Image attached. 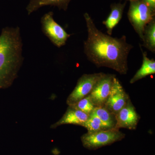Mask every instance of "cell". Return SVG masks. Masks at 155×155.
Instances as JSON below:
<instances>
[{"label": "cell", "mask_w": 155, "mask_h": 155, "mask_svg": "<svg viewBox=\"0 0 155 155\" xmlns=\"http://www.w3.org/2000/svg\"><path fill=\"white\" fill-rule=\"evenodd\" d=\"M84 16L87 31L84 49L88 61L97 67H107L121 75H126L127 58L133 46L127 42L125 35L118 38L103 33L88 14L85 13Z\"/></svg>", "instance_id": "obj_1"}, {"label": "cell", "mask_w": 155, "mask_h": 155, "mask_svg": "<svg viewBox=\"0 0 155 155\" xmlns=\"http://www.w3.org/2000/svg\"><path fill=\"white\" fill-rule=\"evenodd\" d=\"M22 41L19 27H6L0 35V84L9 83L23 61Z\"/></svg>", "instance_id": "obj_2"}, {"label": "cell", "mask_w": 155, "mask_h": 155, "mask_svg": "<svg viewBox=\"0 0 155 155\" xmlns=\"http://www.w3.org/2000/svg\"><path fill=\"white\" fill-rule=\"evenodd\" d=\"M155 12L142 0L130 2L127 17L134 29L141 40L146 26L155 18Z\"/></svg>", "instance_id": "obj_3"}, {"label": "cell", "mask_w": 155, "mask_h": 155, "mask_svg": "<svg viewBox=\"0 0 155 155\" xmlns=\"http://www.w3.org/2000/svg\"><path fill=\"white\" fill-rule=\"evenodd\" d=\"M125 134L119 129L113 128L95 132H87L81 136L84 146L90 149H95L108 145L124 138Z\"/></svg>", "instance_id": "obj_4"}, {"label": "cell", "mask_w": 155, "mask_h": 155, "mask_svg": "<svg viewBox=\"0 0 155 155\" xmlns=\"http://www.w3.org/2000/svg\"><path fill=\"white\" fill-rule=\"evenodd\" d=\"M54 13L50 11L42 17V31L53 45L58 48L66 45L71 35L67 33L62 26L56 22L54 18Z\"/></svg>", "instance_id": "obj_5"}, {"label": "cell", "mask_w": 155, "mask_h": 155, "mask_svg": "<svg viewBox=\"0 0 155 155\" xmlns=\"http://www.w3.org/2000/svg\"><path fill=\"white\" fill-rule=\"evenodd\" d=\"M106 74L103 72L84 74L67 99V104L72 105L90 94L97 82Z\"/></svg>", "instance_id": "obj_6"}, {"label": "cell", "mask_w": 155, "mask_h": 155, "mask_svg": "<svg viewBox=\"0 0 155 155\" xmlns=\"http://www.w3.org/2000/svg\"><path fill=\"white\" fill-rule=\"evenodd\" d=\"M130 99L118 78L114 77L110 94L104 107L116 115Z\"/></svg>", "instance_id": "obj_7"}, {"label": "cell", "mask_w": 155, "mask_h": 155, "mask_svg": "<svg viewBox=\"0 0 155 155\" xmlns=\"http://www.w3.org/2000/svg\"><path fill=\"white\" fill-rule=\"evenodd\" d=\"M116 129L127 128L134 130L137 128L140 117L136 111L135 108L130 99L126 104L115 115Z\"/></svg>", "instance_id": "obj_8"}, {"label": "cell", "mask_w": 155, "mask_h": 155, "mask_svg": "<svg viewBox=\"0 0 155 155\" xmlns=\"http://www.w3.org/2000/svg\"><path fill=\"white\" fill-rule=\"evenodd\" d=\"M114 74H106L100 79L89 95L95 107H104L110 91L114 77Z\"/></svg>", "instance_id": "obj_9"}, {"label": "cell", "mask_w": 155, "mask_h": 155, "mask_svg": "<svg viewBox=\"0 0 155 155\" xmlns=\"http://www.w3.org/2000/svg\"><path fill=\"white\" fill-rule=\"evenodd\" d=\"M89 117V115L80 110L69 106L66 113L60 120L52 126L54 128L63 125L72 124L83 126Z\"/></svg>", "instance_id": "obj_10"}, {"label": "cell", "mask_w": 155, "mask_h": 155, "mask_svg": "<svg viewBox=\"0 0 155 155\" xmlns=\"http://www.w3.org/2000/svg\"><path fill=\"white\" fill-rule=\"evenodd\" d=\"M125 5L126 3H115L111 5L110 15L103 22V24L107 28L108 35L111 36L114 28L122 19Z\"/></svg>", "instance_id": "obj_11"}, {"label": "cell", "mask_w": 155, "mask_h": 155, "mask_svg": "<svg viewBox=\"0 0 155 155\" xmlns=\"http://www.w3.org/2000/svg\"><path fill=\"white\" fill-rule=\"evenodd\" d=\"M72 0H29L26 9L28 15H30L39 9L45 6L57 7L60 10L67 11L69 3Z\"/></svg>", "instance_id": "obj_12"}, {"label": "cell", "mask_w": 155, "mask_h": 155, "mask_svg": "<svg viewBox=\"0 0 155 155\" xmlns=\"http://www.w3.org/2000/svg\"><path fill=\"white\" fill-rule=\"evenodd\" d=\"M143 62L141 67L130 79V83L134 84L138 80L146 77L148 75L155 73V61L153 59H150L147 55V53L143 51Z\"/></svg>", "instance_id": "obj_13"}, {"label": "cell", "mask_w": 155, "mask_h": 155, "mask_svg": "<svg viewBox=\"0 0 155 155\" xmlns=\"http://www.w3.org/2000/svg\"><path fill=\"white\" fill-rule=\"evenodd\" d=\"M143 47L153 53L155 52V19L149 23L145 28L142 39Z\"/></svg>", "instance_id": "obj_14"}, {"label": "cell", "mask_w": 155, "mask_h": 155, "mask_svg": "<svg viewBox=\"0 0 155 155\" xmlns=\"http://www.w3.org/2000/svg\"><path fill=\"white\" fill-rule=\"evenodd\" d=\"M92 113L97 116L109 129L115 127L116 123L115 116L104 107H96Z\"/></svg>", "instance_id": "obj_15"}, {"label": "cell", "mask_w": 155, "mask_h": 155, "mask_svg": "<svg viewBox=\"0 0 155 155\" xmlns=\"http://www.w3.org/2000/svg\"><path fill=\"white\" fill-rule=\"evenodd\" d=\"M83 127L87 129V132L91 133L110 129L97 116L92 113L89 115L88 119Z\"/></svg>", "instance_id": "obj_16"}, {"label": "cell", "mask_w": 155, "mask_h": 155, "mask_svg": "<svg viewBox=\"0 0 155 155\" xmlns=\"http://www.w3.org/2000/svg\"><path fill=\"white\" fill-rule=\"evenodd\" d=\"M69 106L80 110L85 114L89 115L91 114L94 108L96 107L89 95L83 98L76 104Z\"/></svg>", "instance_id": "obj_17"}, {"label": "cell", "mask_w": 155, "mask_h": 155, "mask_svg": "<svg viewBox=\"0 0 155 155\" xmlns=\"http://www.w3.org/2000/svg\"><path fill=\"white\" fill-rule=\"evenodd\" d=\"M149 6L154 11H155V0H142Z\"/></svg>", "instance_id": "obj_18"}, {"label": "cell", "mask_w": 155, "mask_h": 155, "mask_svg": "<svg viewBox=\"0 0 155 155\" xmlns=\"http://www.w3.org/2000/svg\"><path fill=\"white\" fill-rule=\"evenodd\" d=\"M126 1H130V2H133V1H136V0H126Z\"/></svg>", "instance_id": "obj_19"}]
</instances>
